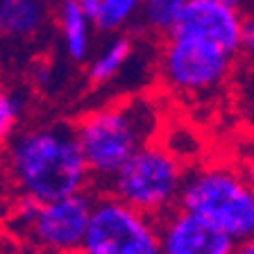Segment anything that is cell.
Returning a JSON list of instances; mask_svg holds the SVG:
<instances>
[{
	"label": "cell",
	"mask_w": 254,
	"mask_h": 254,
	"mask_svg": "<svg viewBox=\"0 0 254 254\" xmlns=\"http://www.w3.org/2000/svg\"><path fill=\"white\" fill-rule=\"evenodd\" d=\"M0 164L11 197L53 202L89 190L91 184L73 127L62 123L14 132L5 143Z\"/></svg>",
	"instance_id": "obj_1"
},
{
	"label": "cell",
	"mask_w": 254,
	"mask_h": 254,
	"mask_svg": "<svg viewBox=\"0 0 254 254\" xmlns=\"http://www.w3.org/2000/svg\"><path fill=\"white\" fill-rule=\"evenodd\" d=\"M82 157L91 175V184H102L127 159L159 132V107L152 98L138 95L125 102L89 111L73 127Z\"/></svg>",
	"instance_id": "obj_2"
},
{
	"label": "cell",
	"mask_w": 254,
	"mask_h": 254,
	"mask_svg": "<svg viewBox=\"0 0 254 254\" xmlns=\"http://www.w3.org/2000/svg\"><path fill=\"white\" fill-rule=\"evenodd\" d=\"M175 206L213 222L236 243L254 236V189L232 166L186 170Z\"/></svg>",
	"instance_id": "obj_3"
},
{
	"label": "cell",
	"mask_w": 254,
	"mask_h": 254,
	"mask_svg": "<svg viewBox=\"0 0 254 254\" xmlns=\"http://www.w3.org/2000/svg\"><path fill=\"white\" fill-rule=\"evenodd\" d=\"M184 173V164L173 150L159 143H148L127 159L102 189L127 206L157 220L177 204Z\"/></svg>",
	"instance_id": "obj_4"
},
{
	"label": "cell",
	"mask_w": 254,
	"mask_h": 254,
	"mask_svg": "<svg viewBox=\"0 0 254 254\" xmlns=\"http://www.w3.org/2000/svg\"><path fill=\"white\" fill-rule=\"evenodd\" d=\"M91 206L93 195L89 190L53 202L11 197L2 218L27 248L50 254H75L84 238Z\"/></svg>",
	"instance_id": "obj_5"
},
{
	"label": "cell",
	"mask_w": 254,
	"mask_h": 254,
	"mask_svg": "<svg viewBox=\"0 0 254 254\" xmlns=\"http://www.w3.org/2000/svg\"><path fill=\"white\" fill-rule=\"evenodd\" d=\"M75 254H161L157 220L102 193L93 197L89 225Z\"/></svg>",
	"instance_id": "obj_6"
},
{
	"label": "cell",
	"mask_w": 254,
	"mask_h": 254,
	"mask_svg": "<svg viewBox=\"0 0 254 254\" xmlns=\"http://www.w3.org/2000/svg\"><path fill=\"white\" fill-rule=\"evenodd\" d=\"M234 55L204 39L170 32L164 43L159 70L166 86L182 95H206L229 79Z\"/></svg>",
	"instance_id": "obj_7"
},
{
	"label": "cell",
	"mask_w": 254,
	"mask_h": 254,
	"mask_svg": "<svg viewBox=\"0 0 254 254\" xmlns=\"http://www.w3.org/2000/svg\"><path fill=\"white\" fill-rule=\"evenodd\" d=\"M161 254H232L236 241L213 222L173 206L157 218Z\"/></svg>",
	"instance_id": "obj_8"
},
{
	"label": "cell",
	"mask_w": 254,
	"mask_h": 254,
	"mask_svg": "<svg viewBox=\"0 0 254 254\" xmlns=\"http://www.w3.org/2000/svg\"><path fill=\"white\" fill-rule=\"evenodd\" d=\"M243 11L216 0H189L173 32L211 41L236 57L243 41Z\"/></svg>",
	"instance_id": "obj_9"
},
{
	"label": "cell",
	"mask_w": 254,
	"mask_h": 254,
	"mask_svg": "<svg viewBox=\"0 0 254 254\" xmlns=\"http://www.w3.org/2000/svg\"><path fill=\"white\" fill-rule=\"evenodd\" d=\"M50 0H0V55L23 53L46 34Z\"/></svg>",
	"instance_id": "obj_10"
},
{
	"label": "cell",
	"mask_w": 254,
	"mask_h": 254,
	"mask_svg": "<svg viewBox=\"0 0 254 254\" xmlns=\"http://www.w3.org/2000/svg\"><path fill=\"white\" fill-rule=\"evenodd\" d=\"M57 25L64 53L73 62H84L91 53V21L75 0H62L57 7Z\"/></svg>",
	"instance_id": "obj_11"
},
{
	"label": "cell",
	"mask_w": 254,
	"mask_h": 254,
	"mask_svg": "<svg viewBox=\"0 0 254 254\" xmlns=\"http://www.w3.org/2000/svg\"><path fill=\"white\" fill-rule=\"evenodd\" d=\"M134 55V46L127 37H114L105 43V46L95 53V57H91L89 62V82L95 86L109 84L114 77H118L123 68L127 66V62Z\"/></svg>",
	"instance_id": "obj_12"
},
{
	"label": "cell",
	"mask_w": 254,
	"mask_h": 254,
	"mask_svg": "<svg viewBox=\"0 0 254 254\" xmlns=\"http://www.w3.org/2000/svg\"><path fill=\"white\" fill-rule=\"evenodd\" d=\"M189 0H143L138 7L136 18L145 30L159 37H168L177 25L182 11Z\"/></svg>",
	"instance_id": "obj_13"
},
{
	"label": "cell",
	"mask_w": 254,
	"mask_h": 254,
	"mask_svg": "<svg viewBox=\"0 0 254 254\" xmlns=\"http://www.w3.org/2000/svg\"><path fill=\"white\" fill-rule=\"evenodd\" d=\"M143 0H100L93 25L100 32H118L136 18Z\"/></svg>",
	"instance_id": "obj_14"
},
{
	"label": "cell",
	"mask_w": 254,
	"mask_h": 254,
	"mask_svg": "<svg viewBox=\"0 0 254 254\" xmlns=\"http://www.w3.org/2000/svg\"><path fill=\"white\" fill-rule=\"evenodd\" d=\"M21 121V100L0 84V145H5Z\"/></svg>",
	"instance_id": "obj_15"
},
{
	"label": "cell",
	"mask_w": 254,
	"mask_h": 254,
	"mask_svg": "<svg viewBox=\"0 0 254 254\" xmlns=\"http://www.w3.org/2000/svg\"><path fill=\"white\" fill-rule=\"evenodd\" d=\"M238 170H241V175H243L245 180H248V184L254 189V148H250L248 152L243 154Z\"/></svg>",
	"instance_id": "obj_16"
},
{
	"label": "cell",
	"mask_w": 254,
	"mask_h": 254,
	"mask_svg": "<svg viewBox=\"0 0 254 254\" xmlns=\"http://www.w3.org/2000/svg\"><path fill=\"white\" fill-rule=\"evenodd\" d=\"M9 202H11V193H9V186H7V180H5L2 164H0V216H5Z\"/></svg>",
	"instance_id": "obj_17"
},
{
	"label": "cell",
	"mask_w": 254,
	"mask_h": 254,
	"mask_svg": "<svg viewBox=\"0 0 254 254\" xmlns=\"http://www.w3.org/2000/svg\"><path fill=\"white\" fill-rule=\"evenodd\" d=\"M216 2L229 5V7H234V9L243 11V14H254V0H216Z\"/></svg>",
	"instance_id": "obj_18"
},
{
	"label": "cell",
	"mask_w": 254,
	"mask_h": 254,
	"mask_svg": "<svg viewBox=\"0 0 254 254\" xmlns=\"http://www.w3.org/2000/svg\"><path fill=\"white\" fill-rule=\"evenodd\" d=\"M75 5L93 21V16L98 14V7H100V0H75Z\"/></svg>",
	"instance_id": "obj_19"
},
{
	"label": "cell",
	"mask_w": 254,
	"mask_h": 254,
	"mask_svg": "<svg viewBox=\"0 0 254 254\" xmlns=\"http://www.w3.org/2000/svg\"><path fill=\"white\" fill-rule=\"evenodd\" d=\"M232 254H254V236L243 238V241H238V243L234 245Z\"/></svg>",
	"instance_id": "obj_20"
},
{
	"label": "cell",
	"mask_w": 254,
	"mask_h": 254,
	"mask_svg": "<svg viewBox=\"0 0 254 254\" xmlns=\"http://www.w3.org/2000/svg\"><path fill=\"white\" fill-rule=\"evenodd\" d=\"M245 53L250 55V68H248L250 73H248V75H250V84H252V89H254V43L248 48V50H245ZM252 95H254V93H252Z\"/></svg>",
	"instance_id": "obj_21"
},
{
	"label": "cell",
	"mask_w": 254,
	"mask_h": 254,
	"mask_svg": "<svg viewBox=\"0 0 254 254\" xmlns=\"http://www.w3.org/2000/svg\"><path fill=\"white\" fill-rule=\"evenodd\" d=\"M16 254H50V252H41V250H32V248H27V250H21V252H16Z\"/></svg>",
	"instance_id": "obj_22"
}]
</instances>
